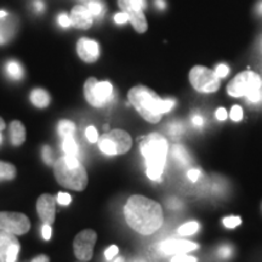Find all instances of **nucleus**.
Segmentation results:
<instances>
[{
  "label": "nucleus",
  "mask_w": 262,
  "mask_h": 262,
  "mask_svg": "<svg viewBox=\"0 0 262 262\" xmlns=\"http://www.w3.org/2000/svg\"><path fill=\"white\" fill-rule=\"evenodd\" d=\"M124 215L127 225L143 235L155 233L164 221L159 203L143 195H131L124 206Z\"/></svg>",
  "instance_id": "obj_1"
},
{
  "label": "nucleus",
  "mask_w": 262,
  "mask_h": 262,
  "mask_svg": "<svg viewBox=\"0 0 262 262\" xmlns=\"http://www.w3.org/2000/svg\"><path fill=\"white\" fill-rule=\"evenodd\" d=\"M127 97L129 102L133 104L140 116L152 124L159 123L163 114L169 113L175 106V101L162 100L155 91L145 85L131 88Z\"/></svg>",
  "instance_id": "obj_2"
},
{
  "label": "nucleus",
  "mask_w": 262,
  "mask_h": 262,
  "mask_svg": "<svg viewBox=\"0 0 262 262\" xmlns=\"http://www.w3.org/2000/svg\"><path fill=\"white\" fill-rule=\"evenodd\" d=\"M141 153L146 163V173L149 180L160 182L168 157V142L160 134L153 133L141 142Z\"/></svg>",
  "instance_id": "obj_3"
},
{
  "label": "nucleus",
  "mask_w": 262,
  "mask_h": 262,
  "mask_svg": "<svg viewBox=\"0 0 262 262\" xmlns=\"http://www.w3.org/2000/svg\"><path fill=\"white\" fill-rule=\"evenodd\" d=\"M54 173L57 182L73 191H84L88 186V173L75 157L64 156L54 163Z\"/></svg>",
  "instance_id": "obj_4"
},
{
  "label": "nucleus",
  "mask_w": 262,
  "mask_h": 262,
  "mask_svg": "<svg viewBox=\"0 0 262 262\" xmlns=\"http://www.w3.org/2000/svg\"><path fill=\"white\" fill-rule=\"evenodd\" d=\"M227 93L232 97H247L249 102H260L262 101L261 77L251 71L242 72L229 81Z\"/></svg>",
  "instance_id": "obj_5"
},
{
  "label": "nucleus",
  "mask_w": 262,
  "mask_h": 262,
  "mask_svg": "<svg viewBox=\"0 0 262 262\" xmlns=\"http://www.w3.org/2000/svg\"><path fill=\"white\" fill-rule=\"evenodd\" d=\"M98 147L101 152L107 156H119L129 152L133 145L131 136L126 131L116 129L104 134L98 139Z\"/></svg>",
  "instance_id": "obj_6"
},
{
  "label": "nucleus",
  "mask_w": 262,
  "mask_h": 262,
  "mask_svg": "<svg viewBox=\"0 0 262 262\" xmlns=\"http://www.w3.org/2000/svg\"><path fill=\"white\" fill-rule=\"evenodd\" d=\"M84 96L91 106L104 107L113 98V86L110 81H98L91 77L84 84Z\"/></svg>",
  "instance_id": "obj_7"
},
{
  "label": "nucleus",
  "mask_w": 262,
  "mask_h": 262,
  "mask_svg": "<svg viewBox=\"0 0 262 262\" xmlns=\"http://www.w3.org/2000/svg\"><path fill=\"white\" fill-rule=\"evenodd\" d=\"M189 81L196 91L203 94H211L220 88V78L214 71L204 66H195L189 72Z\"/></svg>",
  "instance_id": "obj_8"
},
{
  "label": "nucleus",
  "mask_w": 262,
  "mask_h": 262,
  "mask_svg": "<svg viewBox=\"0 0 262 262\" xmlns=\"http://www.w3.org/2000/svg\"><path fill=\"white\" fill-rule=\"evenodd\" d=\"M118 5L129 16V21L136 32L145 33L148 28L143 10L146 8V0H118Z\"/></svg>",
  "instance_id": "obj_9"
},
{
  "label": "nucleus",
  "mask_w": 262,
  "mask_h": 262,
  "mask_svg": "<svg viewBox=\"0 0 262 262\" xmlns=\"http://www.w3.org/2000/svg\"><path fill=\"white\" fill-rule=\"evenodd\" d=\"M31 228V221L21 212L2 211L0 212V229L15 235L27 233Z\"/></svg>",
  "instance_id": "obj_10"
},
{
  "label": "nucleus",
  "mask_w": 262,
  "mask_h": 262,
  "mask_svg": "<svg viewBox=\"0 0 262 262\" xmlns=\"http://www.w3.org/2000/svg\"><path fill=\"white\" fill-rule=\"evenodd\" d=\"M97 234L93 229H84L77 234L73 242L74 255L80 261H90L94 254V247L96 244Z\"/></svg>",
  "instance_id": "obj_11"
},
{
  "label": "nucleus",
  "mask_w": 262,
  "mask_h": 262,
  "mask_svg": "<svg viewBox=\"0 0 262 262\" xmlns=\"http://www.w3.org/2000/svg\"><path fill=\"white\" fill-rule=\"evenodd\" d=\"M199 248L198 244L183 239H166L158 245V250L163 255H179L186 254L189 251L196 250Z\"/></svg>",
  "instance_id": "obj_12"
},
{
  "label": "nucleus",
  "mask_w": 262,
  "mask_h": 262,
  "mask_svg": "<svg viewBox=\"0 0 262 262\" xmlns=\"http://www.w3.org/2000/svg\"><path fill=\"white\" fill-rule=\"evenodd\" d=\"M37 211L44 224H54L56 214V199L51 194H41L37 202Z\"/></svg>",
  "instance_id": "obj_13"
},
{
  "label": "nucleus",
  "mask_w": 262,
  "mask_h": 262,
  "mask_svg": "<svg viewBox=\"0 0 262 262\" xmlns=\"http://www.w3.org/2000/svg\"><path fill=\"white\" fill-rule=\"evenodd\" d=\"M77 52L84 62L93 63L100 56V47H98V42L93 39L81 38L77 44Z\"/></svg>",
  "instance_id": "obj_14"
},
{
  "label": "nucleus",
  "mask_w": 262,
  "mask_h": 262,
  "mask_svg": "<svg viewBox=\"0 0 262 262\" xmlns=\"http://www.w3.org/2000/svg\"><path fill=\"white\" fill-rule=\"evenodd\" d=\"M71 26L78 29H89L93 26L94 16L86 6H74L71 12Z\"/></svg>",
  "instance_id": "obj_15"
},
{
  "label": "nucleus",
  "mask_w": 262,
  "mask_h": 262,
  "mask_svg": "<svg viewBox=\"0 0 262 262\" xmlns=\"http://www.w3.org/2000/svg\"><path fill=\"white\" fill-rule=\"evenodd\" d=\"M16 32L15 19H10L9 15L0 18V45L6 44L10 39L14 37Z\"/></svg>",
  "instance_id": "obj_16"
},
{
  "label": "nucleus",
  "mask_w": 262,
  "mask_h": 262,
  "mask_svg": "<svg viewBox=\"0 0 262 262\" xmlns=\"http://www.w3.org/2000/svg\"><path fill=\"white\" fill-rule=\"evenodd\" d=\"M17 242L18 239L16 238L15 234L0 229V262H6V256H8L10 248Z\"/></svg>",
  "instance_id": "obj_17"
},
{
  "label": "nucleus",
  "mask_w": 262,
  "mask_h": 262,
  "mask_svg": "<svg viewBox=\"0 0 262 262\" xmlns=\"http://www.w3.org/2000/svg\"><path fill=\"white\" fill-rule=\"evenodd\" d=\"M10 137L14 146H21L26 141V127L18 120H14L10 124Z\"/></svg>",
  "instance_id": "obj_18"
},
{
  "label": "nucleus",
  "mask_w": 262,
  "mask_h": 262,
  "mask_svg": "<svg viewBox=\"0 0 262 262\" xmlns=\"http://www.w3.org/2000/svg\"><path fill=\"white\" fill-rule=\"evenodd\" d=\"M31 102L38 108H45L50 104V95L44 89H34L31 93Z\"/></svg>",
  "instance_id": "obj_19"
},
{
  "label": "nucleus",
  "mask_w": 262,
  "mask_h": 262,
  "mask_svg": "<svg viewBox=\"0 0 262 262\" xmlns=\"http://www.w3.org/2000/svg\"><path fill=\"white\" fill-rule=\"evenodd\" d=\"M172 157L182 166L188 165L191 163V156H189L187 149L180 145H175L172 147Z\"/></svg>",
  "instance_id": "obj_20"
},
{
  "label": "nucleus",
  "mask_w": 262,
  "mask_h": 262,
  "mask_svg": "<svg viewBox=\"0 0 262 262\" xmlns=\"http://www.w3.org/2000/svg\"><path fill=\"white\" fill-rule=\"evenodd\" d=\"M62 148H63L66 156L75 157V158H77L78 155H79V147H78L73 136L64 137L63 142H62Z\"/></svg>",
  "instance_id": "obj_21"
},
{
  "label": "nucleus",
  "mask_w": 262,
  "mask_h": 262,
  "mask_svg": "<svg viewBox=\"0 0 262 262\" xmlns=\"http://www.w3.org/2000/svg\"><path fill=\"white\" fill-rule=\"evenodd\" d=\"M6 72H8L9 77H11L12 79L18 80L24 77V68L19 62L11 60L6 63Z\"/></svg>",
  "instance_id": "obj_22"
},
{
  "label": "nucleus",
  "mask_w": 262,
  "mask_h": 262,
  "mask_svg": "<svg viewBox=\"0 0 262 262\" xmlns=\"http://www.w3.org/2000/svg\"><path fill=\"white\" fill-rule=\"evenodd\" d=\"M15 165L10 163L0 162V180H14L16 178Z\"/></svg>",
  "instance_id": "obj_23"
},
{
  "label": "nucleus",
  "mask_w": 262,
  "mask_h": 262,
  "mask_svg": "<svg viewBox=\"0 0 262 262\" xmlns=\"http://www.w3.org/2000/svg\"><path fill=\"white\" fill-rule=\"evenodd\" d=\"M57 130L60 136L63 137V139L64 137H71L73 136L75 133V124L73 122H71V120H61V122L58 123Z\"/></svg>",
  "instance_id": "obj_24"
},
{
  "label": "nucleus",
  "mask_w": 262,
  "mask_h": 262,
  "mask_svg": "<svg viewBox=\"0 0 262 262\" xmlns=\"http://www.w3.org/2000/svg\"><path fill=\"white\" fill-rule=\"evenodd\" d=\"M199 229V224L195 221H189L187 224H183L182 226H180L179 229H178V233L180 235H183V237H186V235H192L198 232Z\"/></svg>",
  "instance_id": "obj_25"
},
{
  "label": "nucleus",
  "mask_w": 262,
  "mask_h": 262,
  "mask_svg": "<svg viewBox=\"0 0 262 262\" xmlns=\"http://www.w3.org/2000/svg\"><path fill=\"white\" fill-rule=\"evenodd\" d=\"M86 8L89 9V11L94 17H100L104 11V4L101 0H90V2L88 3Z\"/></svg>",
  "instance_id": "obj_26"
},
{
  "label": "nucleus",
  "mask_w": 262,
  "mask_h": 262,
  "mask_svg": "<svg viewBox=\"0 0 262 262\" xmlns=\"http://www.w3.org/2000/svg\"><path fill=\"white\" fill-rule=\"evenodd\" d=\"M224 225L227 228H235L242 224V219L238 216H228V217L224 219Z\"/></svg>",
  "instance_id": "obj_27"
},
{
  "label": "nucleus",
  "mask_w": 262,
  "mask_h": 262,
  "mask_svg": "<svg viewBox=\"0 0 262 262\" xmlns=\"http://www.w3.org/2000/svg\"><path fill=\"white\" fill-rule=\"evenodd\" d=\"M41 156H42V159H44V162L47 163L48 165L54 164V152H52V149L50 148V147L49 146L42 147Z\"/></svg>",
  "instance_id": "obj_28"
},
{
  "label": "nucleus",
  "mask_w": 262,
  "mask_h": 262,
  "mask_svg": "<svg viewBox=\"0 0 262 262\" xmlns=\"http://www.w3.org/2000/svg\"><path fill=\"white\" fill-rule=\"evenodd\" d=\"M168 131L171 136H179V135H181L183 131H185V127H183L181 123L176 122V123L170 124L168 127Z\"/></svg>",
  "instance_id": "obj_29"
},
{
  "label": "nucleus",
  "mask_w": 262,
  "mask_h": 262,
  "mask_svg": "<svg viewBox=\"0 0 262 262\" xmlns=\"http://www.w3.org/2000/svg\"><path fill=\"white\" fill-rule=\"evenodd\" d=\"M18 253H19V242L15 243L11 248H10L8 256H6V262H16Z\"/></svg>",
  "instance_id": "obj_30"
},
{
  "label": "nucleus",
  "mask_w": 262,
  "mask_h": 262,
  "mask_svg": "<svg viewBox=\"0 0 262 262\" xmlns=\"http://www.w3.org/2000/svg\"><path fill=\"white\" fill-rule=\"evenodd\" d=\"M85 136H86V139L89 140L91 143H96L98 141V133L94 126L86 127V130H85Z\"/></svg>",
  "instance_id": "obj_31"
},
{
  "label": "nucleus",
  "mask_w": 262,
  "mask_h": 262,
  "mask_svg": "<svg viewBox=\"0 0 262 262\" xmlns=\"http://www.w3.org/2000/svg\"><path fill=\"white\" fill-rule=\"evenodd\" d=\"M231 119L233 122H241L243 119V110L241 106H233L231 110Z\"/></svg>",
  "instance_id": "obj_32"
},
{
  "label": "nucleus",
  "mask_w": 262,
  "mask_h": 262,
  "mask_svg": "<svg viewBox=\"0 0 262 262\" xmlns=\"http://www.w3.org/2000/svg\"><path fill=\"white\" fill-rule=\"evenodd\" d=\"M232 254H233V249H232L231 247H228V245H224V247L219 248V250H217L219 257H221V258H229L232 256Z\"/></svg>",
  "instance_id": "obj_33"
},
{
  "label": "nucleus",
  "mask_w": 262,
  "mask_h": 262,
  "mask_svg": "<svg viewBox=\"0 0 262 262\" xmlns=\"http://www.w3.org/2000/svg\"><path fill=\"white\" fill-rule=\"evenodd\" d=\"M195 257L193 256H188V255H185V254H179V255H175L171 258V262H196Z\"/></svg>",
  "instance_id": "obj_34"
},
{
  "label": "nucleus",
  "mask_w": 262,
  "mask_h": 262,
  "mask_svg": "<svg viewBox=\"0 0 262 262\" xmlns=\"http://www.w3.org/2000/svg\"><path fill=\"white\" fill-rule=\"evenodd\" d=\"M215 73H216V75H217L219 78H220V79H221V78H226L228 75V73H229L228 66L227 64H224V63L219 64L217 67H216Z\"/></svg>",
  "instance_id": "obj_35"
},
{
  "label": "nucleus",
  "mask_w": 262,
  "mask_h": 262,
  "mask_svg": "<svg viewBox=\"0 0 262 262\" xmlns=\"http://www.w3.org/2000/svg\"><path fill=\"white\" fill-rule=\"evenodd\" d=\"M118 251H119V249H118L117 245H111V247L104 251V257H106V260H112L113 257H116Z\"/></svg>",
  "instance_id": "obj_36"
},
{
  "label": "nucleus",
  "mask_w": 262,
  "mask_h": 262,
  "mask_svg": "<svg viewBox=\"0 0 262 262\" xmlns=\"http://www.w3.org/2000/svg\"><path fill=\"white\" fill-rule=\"evenodd\" d=\"M71 201H72V198H71V195L68 194V193H63V192L58 193L57 202L60 203L61 205H68L71 203Z\"/></svg>",
  "instance_id": "obj_37"
},
{
  "label": "nucleus",
  "mask_w": 262,
  "mask_h": 262,
  "mask_svg": "<svg viewBox=\"0 0 262 262\" xmlns=\"http://www.w3.org/2000/svg\"><path fill=\"white\" fill-rule=\"evenodd\" d=\"M201 173H202L201 170L193 168V169H191V170H188L187 178H188L189 180H191L192 182H195V181H198L199 178H201Z\"/></svg>",
  "instance_id": "obj_38"
},
{
  "label": "nucleus",
  "mask_w": 262,
  "mask_h": 262,
  "mask_svg": "<svg viewBox=\"0 0 262 262\" xmlns=\"http://www.w3.org/2000/svg\"><path fill=\"white\" fill-rule=\"evenodd\" d=\"M57 19H58V24H60L61 27L67 28L71 26V18L68 17L67 14H61L60 16H58Z\"/></svg>",
  "instance_id": "obj_39"
},
{
  "label": "nucleus",
  "mask_w": 262,
  "mask_h": 262,
  "mask_svg": "<svg viewBox=\"0 0 262 262\" xmlns=\"http://www.w3.org/2000/svg\"><path fill=\"white\" fill-rule=\"evenodd\" d=\"M114 21H116V24L123 25L129 21V16H127V14H125V12H119V14L114 16Z\"/></svg>",
  "instance_id": "obj_40"
},
{
  "label": "nucleus",
  "mask_w": 262,
  "mask_h": 262,
  "mask_svg": "<svg viewBox=\"0 0 262 262\" xmlns=\"http://www.w3.org/2000/svg\"><path fill=\"white\" fill-rule=\"evenodd\" d=\"M41 234H42V238H44L45 241H49V239L51 238V227H50V225L44 224V226H42V229H41Z\"/></svg>",
  "instance_id": "obj_41"
},
{
  "label": "nucleus",
  "mask_w": 262,
  "mask_h": 262,
  "mask_svg": "<svg viewBox=\"0 0 262 262\" xmlns=\"http://www.w3.org/2000/svg\"><path fill=\"white\" fill-rule=\"evenodd\" d=\"M216 119L220 120V122H224V120L227 119V111L225 110V108H219L217 111H216Z\"/></svg>",
  "instance_id": "obj_42"
},
{
  "label": "nucleus",
  "mask_w": 262,
  "mask_h": 262,
  "mask_svg": "<svg viewBox=\"0 0 262 262\" xmlns=\"http://www.w3.org/2000/svg\"><path fill=\"white\" fill-rule=\"evenodd\" d=\"M192 123H193V125L196 127H202L203 124H204V119H203L201 116H198V114H196V116L192 118Z\"/></svg>",
  "instance_id": "obj_43"
},
{
  "label": "nucleus",
  "mask_w": 262,
  "mask_h": 262,
  "mask_svg": "<svg viewBox=\"0 0 262 262\" xmlns=\"http://www.w3.org/2000/svg\"><path fill=\"white\" fill-rule=\"evenodd\" d=\"M168 206L170 209H180L182 206L181 202L178 201V199H170L168 202Z\"/></svg>",
  "instance_id": "obj_44"
},
{
  "label": "nucleus",
  "mask_w": 262,
  "mask_h": 262,
  "mask_svg": "<svg viewBox=\"0 0 262 262\" xmlns=\"http://www.w3.org/2000/svg\"><path fill=\"white\" fill-rule=\"evenodd\" d=\"M34 8L37 11H42V10H44V3H42L41 0H35Z\"/></svg>",
  "instance_id": "obj_45"
},
{
  "label": "nucleus",
  "mask_w": 262,
  "mask_h": 262,
  "mask_svg": "<svg viewBox=\"0 0 262 262\" xmlns=\"http://www.w3.org/2000/svg\"><path fill=\"white\" fill-rule=\"evenodd\" d=\"M32 262H49V257L45 256V255H40V256H37Z\"/></svg>",
  "instance_id": "obj_46"
},
{
  "label": "nucleus",
  "mask_w": 262,
  "mask_h": 262,
  "mask_svg": "<svg viewBox=\"0 0 262 262\" xmlns=\"http://www.w3.org/2000/svg\"><path fill=\"white\" fill-rule=\"evenodd\" d=\"M156 5H157V8L160 10L165 9V2H164V0H156Z\"/></svg>",
  "instance_id": "obj_47"
},
{
  "label": "nucleus",
  "mask_w": 262,
  "mask_h": 262,
  "mask_svg": "<svg viewBox=\"0 0 262 262\" xmlns=\"http://www.w3.org/2000/svg\"><path fill=\"white\" fill-rule=\"evenodd\" d=\"M5 126H6V125H5V122H4V120H3V118L0 117V131L4 130Z\"/></svg>",
  "instance_id": "obj_48"
},
{
  "label": "nucleus",
  "mask_w": 262,
  "mask_h": 262,
  "mask_svg": "<svg viewBox=\"0 0 262 262\" xmlns=\"http://www.w3.org/2000/svg\"><path fill=\"white\" fill-rule=\"evenodd\" d=\"M9 14L6 11H4V10H0V18L5 17V16H8Z\"/></svg>",
  "instance_id": "obj_49"
},
{
  "label": "nucleus",
  "mask_w": 262,
  "mask_h": 262,
  "mask_svg": "<svg viewBox=\"0 0 262 262\" xmlns=\"http://www.w3.org/2000/svg\"><path fill=\"white\" fill-rule=\"evenodd\" d=\"M114 262H125V261H124L123 257H117V260Z\"/></svg>",
  "instance_id": "obj_50"
},
{
  "label": "nucleus",
  "mask_w": 262,
  "mask_h": 262,
  "mask_svg": "<svg viewBox=\"0 0 262 262\" xmlns=\"http://www.w3.org/2000/svg\"><path fill=\"white\" fill-rule=\"evenodd\" d=\"M258 11H260L262 14V2L260 3V5H258Z\"/></svg>",
  "instance_id": "obj_51"
},
{
  "label": "nucleus",
  "mask_w": 262,
  "mask_h": 262,
  "mask_svg": "<svg viewBox=\"0 0 262 262\" xmlns=\"http://www.w3.org/2000/svg\"><path fill=\"white\" fill-rule=\"evenodd\" d=\"M133 262H146V261H145V260H142V258H137V260L133 261Z\"/></svg>",
  "instance_id": "obj_52"
}]
</instances>
